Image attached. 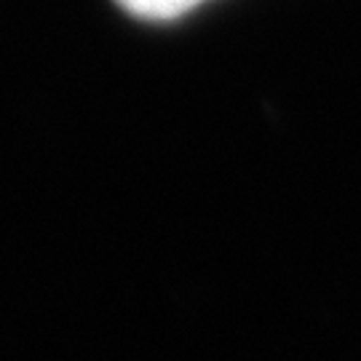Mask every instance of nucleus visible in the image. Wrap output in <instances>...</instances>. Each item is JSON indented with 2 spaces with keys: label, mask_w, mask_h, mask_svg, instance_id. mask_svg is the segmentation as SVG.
Instances as JSON below:
<instances>
[{
  "label": "nucleus",
  "mask_w": 361,
  "mask_h": 361,
  "mask_svg": "<svg viewBox=\"0 0 361 361\" xmlns=\"http://www.w3.org/2000/svg\"><path fill=\"white\" fill-rule=\"evenodd\" d=\"M123 11H129L137 19L147 22H169L177 19L182 13L193 11L207 0H116Z\"/></svg>",
  "instance_id": "obj_1"
}]
</instances>
